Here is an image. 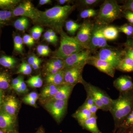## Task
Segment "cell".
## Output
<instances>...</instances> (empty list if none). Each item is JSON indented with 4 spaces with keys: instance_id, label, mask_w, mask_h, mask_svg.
Listing matches in <instances>:
<instances>
[{
    "instance_id": "6da1fadb",
    "label": "cell",
    "mask_w": 133,
    "mask_h": 133,
    "mask_svg": "<svg viewBox=\"0 0 133 133\" xmlns=\"http://www.w3.org/2000/svg\"><path fill=\"white\" fill-rule=\"evenodd\" d=\"M75 6L65 5L57 6L41 11L40 17L36 23L43 26L50 27L59 33L63 30V27L66 19Z\"/></svg>"
},
{
    "instance_id": "7a4b0ae2",
    "label": "cell",
    "mask_w": 133,
    "mask_h": 133,
    "mask_svg": "<svg viewBox=\"0 0 133 133\" xmlns=\"http://www.w3.org/2000/svg\"><path fill=\"white\" fill-rule=\"evenodd\" d=\"M133 109V90L120 93L118 98L112 100L109 111L114 121L113 133H116L119 126Z\"/></svg>"
},
{
    "instance_id": "3957f363",
    "label": "cell",
    "mask_w": 133,
    "mask_h": 133,
    "mask_svg": "<svg viewBox=\"0 0 133 133\" xmlns=\"http://www.w3.org/2000/svg\"><path fill=\"white\" fill-rule=\"evenodd\" d=\"M123 10L122 6L118 4L117 1L105 0L101 5L94 23L103 26L109 25L119 18Z\"/></svg>"
},
{
    "instance_id": "277c9868",
    "label": "cell",
    "mask_w": 133,
    "mask_h": 133,
    "mask_svg": "<svg viewBox=\"0 0 133 133\" xmlns=\"http://www.w3.org/2000/svg\"><path fill=\"white\" fill-rule=\"evenodd\" d=\"M59 34L60 35V46L53 53V58L64 59L74 53L84 50L75 37L69 36L63 30Z\"/></svg>"
},
{
    "instance_id": "5b68a950",
    "label": "cell",
    "mask_w": 133,
    "mask_h": 133,
    "mask_svg": "<svg viewBox=\"0 0 133 133\" xmlns=\"http://www.w3.org/2000/svg\"><path fill=\"white\" fill-rule=\"evenodd\" d=\"M87 95L92 98L99 109L105 111H109L112 102L111 98L104 91L83 80L82 83Z\"/></svg>"
},
{
    "instance_id": "8992f818",
    "label": "cell",
    "mask_w": 133,
    "mask_h": 133,
    "mask_svg": "<svg viewBox=\"0 0 133 133\" xmlns=\"http://www.w3.org/2000/svg\"><path fill=\"white\" fill-rule=\"evenodd\" d=\"M102 60L107 62L115 69L122 59L125 57L124 51L115 49L111 48L100 49L94 56Z\"/></svg>"
},
{
    "instance_id": "52a82bcc",
    "label": "cell",
    "mask_w": 133,
    "mask_h": 133,
    "mask_svg": "<svg viewBox=\"0 0 133 133\" xmlns=\"http://www.w3.org/2000/svg\"><path fill=\"white\" fill-rule=\"evenodd\" d=\"M104 26L94 23V24L89 45L91 52H95L98 49L112 48L108 45L102 33Z\"/></svg>"
},
{
    "instance_id": "ba28073f",
    "label": "cell",
    "mask_w": 133,
    "mask_h": 133,
    "mask_svg": "<svg viewBox=\"0 0 133 133\" xmlns=\"http://www.w3.org/2000/svg\"><path fill=\"white\" fill-rule=\"evenodd\" d=\"M12 12L13 16L28 17L36 22L40 17L41 11L36 8L31 2L25 1L17 5Z\"/></svg>"
},
{
    "instance_id": "9c48e42d",
    "label": "cell",
    "mask_w": 133,
    "mask_h": 133,
    "mask_svg": "<svg viewBox=\"0 0 133 133\" xmlns=\"http://www.w3.org/2000/svg\"><path fill=\"white\" fill-rule=\"evenodd\" d=\"M68 100H56L44 103V107L49 112L57 123H60L64 117Z\"/></svg>"
},
{
    "instance_id": "30bf717a",
    "label": "cell",
    "mask_w": 133,
    "mask_h": 133,
    "mask_svg": "<svg viewBox=\"0 0 133 133\" xmlns=\"http://www.w3.org/2000/svg\"><path fill=\"white\" fill-rule=\"evenodd\" d=\"M94 23L90 20L84 21L75 38L84 49L89 50V45Z\"/></svg>"
},
{
    "instance_id": "8fae6325",
    "label": "cell",
    "mask_w": 133,
    "mask_h": 133,
    "mask_svg": "<svg viewBox=\"0 0 133 133\" xmlns=\"http://www.w3.org/2000/svg\"><path fill=\"white\" fill-rule=\"evenodd\" d=\"M85 65H79L64 69V84L75 86L78 83L82 84L83 69Z\"/></svg>"
},
{
    "instance_id": "7c38bea8",
    "label": "cell",
    "mask_w": 133,
    "mask_h": 133,
    "mask_svg": "<svg viewBox=\"0 0 133 133\" xmlns=\"http://www.w3.org/2000/svg\"><path fill=\"white\" fill-rule=\"evenodd\" d=\"M91 53L90 50L84 49L64 59V69L79 65H86L91 56Z\"/></svg>"
},
{
    "instance_id": "4fadbf2b",
    "label": "cell",
    "mask_w": 133,
    "mask_h": 133,
    "mask_svg": "<svg viewBox=\"0 0 133 133\" xmlns=\"http://www.w3.org/2000/svg\"><path fill=\"white\" fill-rule=\"evenodd\" d=\"M87 64L94 66L100 71L112 77H114L116 69L106 61L100 59L94 56H91L88 60Z\"/></svg>"
},
{
    "instance_id": "5bb4252c",
    "label": "cell",
    "mask_w": 133,
    "mask_h": 133,
    "mask_svg": "<svg viewBox=\"0 0 133 133\" xmlns=\"http://www.w3.org/2000/svg\"><path fill=\"white\" fill-rule=\"evenodd\" d=\"M16 118L8 114L0 108V130L8 133L16 131Z\"/></svg>"
},
{
    "instance_id": "9a60e30c",
    "label": "cell",
    "mask_w": 133,
    "mask_h": 133,
    "mask_svg": "<svg viewBox=\"0 0 133 133\" xmlns=\"http://www.w3.org/2000/svg\"><path fill=\"white\" fill-rule=\"evenodd\" d=\"M19 105L16 98L13 95H9L5 96L1 108L8 114L16 118Z\"/></svg>"
},
{
    "instance_id": "2e32d148",
    "label": "cell",
    "mask_w": 133,
    "mask_h": 133,
    "mask_svg": "<svg viewBox=\"0 0 133 133\" xmlns=\"http://www.w3.org/2000/svg\"><path fill=\"white\" fill-rule=\"evenodd\" d=\"M114 86L120 93L126 92L133 90V82L131 77L122 76L114 81Z\"/></svg>"
},
{
    "instance_id": "e0dca14e",
    "label": "cell",
    "mask_w": 133,
    "mask_h": 133,
    "mask_svg": "<svg viewBox=\"0 0 133 133\" xmlns=\"http://www.w3.org/2000/svg\"><path fill=\"white\" fill-rule=\"evenodd\" d=\"M64 66V59L59 58H52L45 64V73L46 75L56 74L63 70Z\"/></svg>"
},
{
    "instance_id": "ac0fdd59",
    "label": "cell",
    "mask_w": 133,
    "mask_h": 133,
    "mask_svg": "<svg viewBox=\"0 0 133 133\" xmlns=\"http://www.w3.org/2000/svg\"><path fill=\"white\" fill-rule=\"evenodd\" d=\"M75 86L70 85H62L55 95L48 99L43 101V103L56 100H68Z\"/></svg>"
},
{
    "instance_id": "d6986e66",
    "label": "cell",
    "mask_w": 133,
    "mask_h": 133,
    "mask_svg": "<svg viewBox=\"0 0 133 133\" xmlns=\"http://www.w3.org/2000/svg\"><path fill=\"white\" fill-rule=\"evenodd\" d=\"M97 118V116L94 115L87 119L78 122L83 129L89 131L91 133H102L98 128Z\"/></svg>"
},
{
    "instance_id": "ffe728a7",
    "label": "cell",
    "mask_w": 133,
    "mask_h": 133,
    "mask_svg": "<svg viewBox=\"0 0 133 133\" xmlns=\"http://www.w3.org/2000/svg\"><path fill=\"white\" fill-rule=\"evenodd\" d=\"M61 85L49 84L45 86L40 94L41 99L44 101L52 97L57 92Z\"/></svg>"
},
{
    "instance_id": "44dd1931",
    "label": "cell",
    "mask_w": 133,
    "mask_h": 133,
    "mask_svg": "<svg viewBox=\"0 0 133 133\" xmlns=\"http://www.w3.org/2000/svg\"><path fill=\"white\" fill-rule=\"evenodd\" d=\"M45 82L48 84L61 85L64 84V70L56 74L46 75Z\"/></svg>"
},
{
    "instance_id": "7402d4cb",
    "label": "cell",
    "mask_w": 133,
    "mask_h": 133,
    "mask_svg": "<svg viewBox=\"0 0 133 133\" xmlns=\"http://www.w3.org/2000/svg\"><path fill=\"white\" fill-rule=\"evenodd\" d=\"M102 33L107 41H114L118 38L119 31L117 27L113 26H104Z\"/></svg>"
},
{
    "instance_id": "603a6c76",
    "label": "cell",
    "mask_w": 133,
    "mask_h": 133,
    "mask_svg": "<svg viewBox=\"0 0 133 133\" xmlns=\"http://www.w3.org/2000/svg\"><path fill=\"white\" fill-rule=\"evenodd\" d=\"M133 127V109L119 126L116 133H124Z\"/></svg>"
},
{
    "instance_id": "cb8c5ba5",
    "label": "cell",
    "mask_w": 133,
    "mask_h": 133,
    "mask_svg": "<svg viewBox=\"0 0 133 133\" xmlns=\"http://www.w3.org/2000/svg\"><path fill=\"white\" fill-rule=\"evenodd\" d=\"M94 115L88 109L80 107L73 114L72 116L79 122L90 118Z\"/></svg>"
},
{
    "instance_id": "d4e9b609",
    "label": "cell",
    "mask_w": 133,
    "mask_h": 133,
    "mask_svg": "<svg viewBox=\"0 0 133 133\" xmlns=\"http://www.w3.org/2000/svg\"><path fill=\"white\" fill-rule=\"evenodd\" d=\"M116 70L125 72H133V60L128 57L124 58Z\"/></svg>"
},
{
    "instance_id": "484cf974",
    "label": "cell",
    "mask_w": 133,
    "mask_h": 133,
    "mask_svg": "<svg viewBox=\"0 0 133 133\" xmlns=\"http://www.w3.org/2000/svg\"><path fill=\"white\" fill-rule=\"evenodd\" d=\"M10 87V77L6 71L0 72V89L4 92Z\"/></svg>"
},
{
    "instance_id": "4316f807",
    "label": "cell",
    "mask_w": 133,
    "mask_h": 133,
    "mask_svg": "<svg viewBox=\"0 0 133 133\" xmlns=\"http://www.w3.org/2000/svg\"><path fill=\"white\" fill-rule=\"evenodd\" d=\"M16 63V60L12 57L3 56L0 57V65L5 68L12 69Z\"/></svg>"
},
{
    "instance_id": "83f0119b",
    "label": "cell",
    "mask_w": 133,
    "mask_h": 133,
    "mask_svg": "<svg viewBox=\"0 0 133 133\" xmlns=\"http://www.w3.org/2000/svg\"><path fill=\"white\" fill-rule=\"evenodd\" d=\"M29 25V21L27 17H22L15 21L14 26L16 29L23 31L28 28Z\"/></svg>"
},
{
    "instance_id": "f1b7e54d",
    "label": "cell",
    "mask_w": 133,
    "mask_h": 133,
    "mask_svg": "<svg viewBox=\"0 0 133 133\" xmlns=\"http://www.w3.org/2000/svg\"><path fill=\"white\" fill-rule=\"evenodd\" d=\"M26 83L29 86L32 88H40L43 85V80L40 75L32 76L30 78Z\"/></svg>"
},
{
    "instance_id": "f546056e",
    "label": "cell",
    "mask_w": 133,
    "mask_h": 133,
    "mask_svg": "<svg viewBox=\"0 0 133 133\" xmlns=\"http://www.w3.org/2000/svg\"><path fill=\"white\" fill-rule=\"evenodd\" d=\"M81 26V24H78L72 20L67 21L65 24L66 31L72 35H74L76 31L80 28Z\"/></svg>"
},
{
    "instance_id": "4dcf8cb0",
    "label": "cell",
    "mask_w": 133,
    "mask_h": 133,
    "mask_svg": "<svg viewBox=\"0 0 133 133\" xmlns=\"http://www.w3.org/2000/svg\"><path fill=\"white\" fill-rule=\"evenodd\" d=\"M20 2L18 0H0V8L6 10L15 9Z\"/></svg>"
},
{
    "instance_id": "1f68e13d",
    "label": "cell",
    "mask_w": 133,
    "mask_h": 133,
    "mask_svg": "<svg viewBox=\"0 0 133 133\" xmlns=\"http://www.w3.org/2000/svg\"><path fill=\"white\" fill-rule=\"evenodd\" d=\"M14 48L15 50L20 54H23V42L22 38L20 36H15L14 37Z\"/></svg>"
},
{
    "instance_id": "d6a6232c",
    "label": "cell",
    "mask_w": 133,
    "mask_h": 133,
    "mask_svg": "<svg viewBox=\"0 0 133 133\" xmlns=\"http://www.w3.org/2000/svg\"><path fill=\"white\" fill-rule=\"evenodd\" d=\"M98 11L92 8H89L83 10L80 13V17L82 19H87L96 17L98 15Z\"/></svg>"
},
{
    "instance_id": "836d02e7",
    "label": "cell",
    "mask_w": 133,
    "mask_h": 133,
    "mask_svg": "<svg viewBox=\"0 0 133 133\" xmlns=\"http://www.w3.org/2000/svg\"><path fill=\"white\" fill-rule=\"evenodd\" d=\"M32 72L31 66L28 63L23 62L20 65L18 71L17 72V74H22L24 75H29Z\"/></svg>"
},
{
    "instance_id": "e575fe53",
    "label": "cell",
    "mask_w": 133,
    "mask_h": 133,
    "mask_svg": "<svg viewBox=\"0 0 133 133\" xmlns=\"http://www.w3.org/2000/svg\"><path fill=\"white\" fill-rule=\"evenodd\" d=\"M117 28L119 32H122L129 36L133 35V26L131 24H125Z\"/></svg>"
},
{
    "instance_id": "d590c367",
    "label": "cell",
    "mask_w": 133,
    "mask_h": 133,
    "mask_svg": "<svg viewBox=\"0 0 133 133\" xmlns=\"http://www.w3.org/2000/svg\"><path fill=\"white\" fill-rule=\"evenodd\" d=\"M13 16L12 12L6 10H0V24L5 23Z\"/></svg>"
},
{
    "instance_id": "8d00e7d4",
    "label": "cell",
    "mask_w": 133,
    "mask_h": 133,
    "mask_svg": "<svg viewBox=\"0 0 133 133\" xmlns=\"http://www.w3.org/2000/svg\"><path fill=\"white\" fill-rule=\"evenodd\" d=\"M43 31V29L41 26H35L31 29V37L35 40H38L41 37Z\"/></svg>"
},
{
    "instance_id": "74e56055",
    "label": "cell",
    "mask_w": 133,
    "mask_h": 133,
    "mask_svg": "<svg viewBox=\"0 0 133 133\" xmlns=\"http://www.w3.org/2000/svg\"><path fill=\"white\" fill-rule=\"evenodd\" d=\"M101 1L98 0H82L79 1L83 6L86 7L92 6L99 3Z\"/></svg>"
},
{
    "instance_id": "f35d334b",
    "label": "cell",
    "mask_w": 133,
    "mask_h": 133,
    "mask_svg": "<svg viewBox=\"0 0 133 133\" xmlns=\"http://www.w3.org/2000/svg\"><path fill=\"white\" fill-rule=\"evenodd\" d=\"M23 43L28 46H31L35 44V40L30 35L26 34L22 38Z\"/></svg>"
},
{
    "instance_id": "ab89813d",
    "label": "cell",
    "mask_w": 133,
    "mask_h": 133,
    "mask_svg": "<svg viewBox=\"0 0 133 133\" xmlns=\"http://www.w3.org/2000/svg\"><path fill=\"white\" fill-rule=\"evenodd\" d=\"M122 14L130 24L133 26V12L128 10H124L122 12Z\"/></svg>"
},
{
    "instance_id": "60d3db41",
    "label": "cell",
    "mask_w": 133,
    "mask_h": 133,
    "mask_svg": "<svg viewBox=\"0 0 133 133\" xmlns=\"http://www.w3.org/2000/svg\"><path fill=\"white\" fill-rule=\"evenodd\" d=\"M39 96L36 92H31L26 95L23 99V101L26 100H35L36 101L38 98Z\"/></svg>"
},
{
    "instance_id": "b9f144b4",
    "label": "cell",
    "mask_w": 133,
    "mask_h": 133,
    "mask_svg": "<svg viewBox=\"0 0 133 133\" xmlns=\"http://www.w3.org/2000/svg\"><path fill=\"white\" fill-rule=\"evenodd\" d=\"M42 59L38 58L35 55H32L29 57L28 59V63L31 66L39 62H42Z\"/></svg>"
},
{
    "instance_id": "7bdbcfd3",
    "label": "cell",
    "mask_w": 133,
    "mask_h": 133,
    "mask_svg": "<svg viewBox=\"0 0 133 133\" xmlns=\"http://www.w3.org/2000/svg\"><path fill=\"white\" fill-rule=\"evenodd\" d=\"M122 7L123 10H128L133 12V0L127 1Z\"/></svg>"
},
{
    "instance_id": "ee69618b",
    "label": "cell",
    "mask_w": 133,
    "mask_h": 133,
    "mask_svg": "<svg viewBox=\"0 0 133 133\" xmlns=\"http://www.w3.org/2000/svg\"><path fill=\"white\" fill-rule=\"evenodd\" d=\"M43 38L44 40L48 42L55 45L56 44L50 35L49 30L46 31L44 34Z\"/></svg>"
},
{
    "instance_id": "f6af8a7d",
    "label": "cell",
    "mask_w": 133,
    "mask_h": 133,
    "mask_svg": "<svg viewBox=\"0 0 133 133\" xmlns=\"http://www.w3.org/2000/svg\"><path fill=\"white\" fill-rule=\"evenodd\" d=\"M37 52L39 55L43 56H48L49 55V53H48L44 49L43 45H38L37 47Z\"/></svg>"
},
{
    "instance_id": "bcb514c9",
    "label": "cell",
    "mask_w": 133,
    "mask_h": 133,
    "mask_svg": "<svg viewBox=\"0 0 133 133\" xmlns=\"http://www.w3.org/2000/svg\"><path fill=\"white\" fill-rule=\"evenodd\" d=\"M22 78V77L19 76V77H16V78L12 80V83L10 84V87L13 89L14 87L19 85Z\"/></svg>"
},
{
    "instance_id": "7dc6e473",
    "label": "cell",
    "mask_w": 133,
    "mask_h": 133,
    "mask_svg": "<svg viewBox=\"0 0 133 133\" xmlns=\"http://www.w3.org/2000/svg\"><path fill=\"white\" fill-rule=\"evenodd\" d=\"M124 51L125 57L129 58L133 60V49L127 48Z\"/></svg>"
},
{
    "instance_id": "c3c4849f",
    "label": "cell",
    "mask_w": 133,
    "mask_h": 133,
    "mask_svg": "<svg viewBox=\"0 0 133 133\" xmlns=\"http://www.w3.org/2000/svg\"><path fill=\"white\" fill-rule=\"evenodd\" d=\"M19 85L21 89L22 93H26L28 91V89L27 88L26 84L24 82L23 77L21 79Z\"/></svg>"
},
{
    "instance_id": "681fc988",
    "label": "cell",
    "mask_w": 133,
    "mask_h": 133,
    "mask_svg": "<svg viewBox=\"0 0 133 133\" xmlns=\"http://www.w3.org/2000/svg\"><path fill=\"white\" fill-rule=\"evenodd\" d=\"M127 48L133 49V38H129L127 40L125 43Z\"/></svg>"
},
{
    "instance_id": "f907efd6",
    "label": "cell",
    "mask_w": 133,
    "mask_h": 133,
    "mask_svg": "<svg viewBox=\"0 0 133 133\" xmlns=\"http://www.w3.org/2000/svg\"><path fill=\"white\" fill-rule=\"evenodd\" d=\"M49 30L50 34L51 37H52V39L55 41V42L56 44L57 43L58 41V38L57 35L56 34V33H55V31L54 30L51 29Z\"/></svg>"
},
{
    "instance_id": "816d5d0a",
    "label": "cell",
    "mask_w": 133,
    "mask_h": 133,
    "mask_svg": "<svg viewBox=\"0 0 133 133\" xmlns=\"http://www.w3.org/2000/svg\"><path fill=\"white\" fill-rule=\"evenodd\" d=\"M5 96V92L0 89V108L2 105Z\"/></svg>"
},
{
    "instance_id": "f5cc1de1",
    "label": "cell",
    "mask_w": 133,
    "mask_h": 133,
    "mask_svg": "<svg viewBox=\"0 0 133 133\" xmlns=\"http://www.w3.org/2000/svg\"><path fill=\"white\" fill-rule=\"evenodd\" d=\"M58 2L60 5H63L64 4H69L70 3L72 2L70 0H59L58 1Z\"/></svg>"
},
{
    "instance_id": "db71d44e",
    "label": "cell",
    "mask_w": 133,
    "mask_h": 133,
    "mask_svg": "<svg viewBox=\"0 0 133 133\" xmlns=\"http://www.w3.org/2000/svg\"><path fill=\"white\" fill-rule=\"evenodd\" d=\"M51 2V1L50 0H40L39 1V4L41 5H43L49 4Z\"/></svg>"
},
{
    "instance_id": "11a10c76",
    "label": "cell",
    "mask_w": 133,
    "mask_h": 133,
    "mask_svg": "<svg viewBox=\"0 0 133 133\" xmlns=\"http://www.w3.org/2000/svg\"><path fill=\"white\" fill-rule=\"evenodd\" d=\"M13 89H14L16 92L18 93H22L21 89V87H20L19 85L15 87H14Z\"/></svg>"
},
{
    "instance_id": "9f6ffc18",
    "label": "cell",
    "mask_w": 133,
    "mask_h": 133,
    "mask_svg": "<svg viewBox=\"0 0 133 133\" xmlns=\"http://www.w3.org/2000/svg\"><path fill=\"white\" fill-rule=\"evenodd\" d=\"M35 133H45L44 129L42 127H40Z\"/></svg>"
},
{
    "instance_id": "6f0895ef",
    "label": "cell",
    "mask_w": 133,
    "mask_h": 133,
    "mask_svg": "<svg viewBox=\"0 0 133 133\" xmlns=\"http://www.w3.org/2000/svg\"><path fill=\"white\" fill-rule=\"evenodd\" d=\"M124 133H133V127L126 131Z\"/></svg>"
},
{
    "instance_id": "680465c9",
    "label": "cell",
    "mask_w": 133,
    "mask_h": 133,
    "mask_svg": "<svg viewBox=\"0 0 133 133\" xmlns=\"http://www.w3.org/2000/svg\"><path fill=\"white\" fill-rule=\"evenodd\" d=\"M7 133H19L17 132V131H11V132H8Z\"/></svg>"
},
{
    "instance_id": "91938a15",
    "label": "cell",
    "mask_w": 133,
    "mask_h": 133,
    "mask_svg": "<svg viewBox=\"0 0 133 133\" xmlns=\"http://www.w3.org/2000/svg\"><path fill=\"white\" fill-rule=\"evenodd\" d=\"M0 133H6L5 132V131H3V130H0Z\"/></svg>"
}]
</instances>
